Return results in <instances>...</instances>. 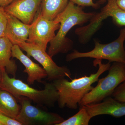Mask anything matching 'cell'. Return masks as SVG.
I'll return each mask as SVG.
<instances>
[{
    "label": "cell",
    "instance_id": "obj_20",
    "mask_svg": "<svg viewBox=\"0 0 125 125\" xmlns=\"http://www.w3.org/2000/svg\"><path fill=\"white\" fill-rule=\"evenodd\" d=\"M69 1L81 7H92L94 9H98L100 5L94 3L93 0H69Z\"/></svg>",
    "mask_w": 125,
    "mask_h": 125
},
{
    "label": "cell",
    "instance_id": "obj_7",
    "mask_svg": "<svg viewBox=\"0 0 125 125\" xmlns=\"http://www.w3.org/2000/svg\"><path fill=\"white\" fill-rule=\"evenodd\" d=\"M29 56L33 57L42 65L47 73V80L53 81L65 77L70 78L71 73L66 66H60L56 64L46 51L33 43L25 42L19 44Z\"/></svg>",
    "mask_w": 125,
    "mask_h": 125
},
{
    "label": "cell",
    "instance_id": "obj_27",
    "mask_svg": "<svg viewBox=\"0 0 125 125\" xmlns=\"http://www.w3.org/2000/svg\"></svg>",
    "mask_w": 125,
    "mask_h": 125
},
{
    "label": "cell",
    "instance_id": "obj_21",
    "mask_svg": "<svg viewBox=\"0 0 125 125\" xmlns=\"http://www.w3.org/2000/svg\"><path fill=\"white\" fill-rule=\"evenodd\" d=\"M0 125H23L14 118L0 113Z\"/></svg>",
    "mask_w": 125,
    "mask_h": 125
},
{
    "label": "cell",
    "instance_id": "obj_1",
    "mask_svg": "<svg viewBox=\"0 0 125 125\" xmlns=\"http://www.w3.org/2000/svg\"><path fill=\"white\" fill-rule=\"evenodd\" d=\"M97 65L99 66L97 71L96 73L91 74L90 76L71 79V81L65 78L52 81L59 94L57 102L60 108L66 107L70 109H77L83 98L93 88L92 84L98 81L99 76L108 71L111 66L110 62L103 64L102 60H95L94 61V65L96 66Z\"/></svg>",
    "mask_w": 125,
    "mask_h": 125
},
{
    "label": "cell",
    "instance_id": "obj_4",
    "mask_svg": "<svg viewBox=\"0 0 125 125\" xmlns=\"http://www.w3.org/2000/svg\"><path fill=\"white\" fill-rule=\"evenodd\" d=\"M107 75L98 79L97 85L94 87L80 102V107L85 105L101 102L112 96L115 90L125 81V64L114 62L108 70Z\"/></svg>",
    "mask_w": 125,
    "mask_h": 125
},
{
    "label": "cell",
    "instance_id": "obj_9",
    "mask_svg": "<svg viewBox=\"0 0 125 125\" xmlns=\"http://www.w3.org/2000/svg\"><path fill=\"white\" fill-rule=\"evenodd\" d=\"M42 0H15L4 7L7 13L23 23L31 24L40 9Z\"/></svg>",
    "mask_w": 125,
    "mask_h": 125
},
{
    "label": "cell",
    "instance_id": "obj_10",
    "mask_svg": "<svg viewBox=\"0 0 125 125\" xmlns=\"http://www.w3.org/2000/svg\"><path fill=\"white\" fill-rule=\"evenodd\" d=\"M12 57L19 60L25 67L23 72L28 75V84H33L35 81L42 83L43 79L47 78V75L45 70L38 64L31 60L28 56L25 55L19 45H13Z\"/></svg>",
    "mask_w": 125,
    "mask_h": 125
},
{
    "label": "cell",
    "instance_id": "obj_26",
    "mask_svg": "<svg viewBox=\"0 0 125 125\" xmlns=\"http://www.w3.org/2000/svg\"></svg>",
    "mask_w": 125,
    "mask_h": 125
},
{
    "label": "cell",
    "instance_id": "obj_17",
    "mask_svg": "<svg viewBox=\"0 0 125 125\" xmlns=\"http://www.w3.org/2000/svg\"><path fill=\"white\" fill-rule=\"evenodd\" d=\"M110 5L111 17L115 23L120 27H125V11L120 9L115 0H107Z\"/></svg>",
    "mask_w": 125,
    "mask_h": 125
},
{
    "label": "cell",
    "instance_id": "obj_16",
    "mask_svg": "<svg viewBox=\"0 0 125 125\" xmlns=\"http://www.w3.org/2000/svg\"><path fill=\"white\" fill-rule=\"evenodd\" d=\"M92 118L88 112L85 106L80 107L77 113L58 125H88Z\"/></svg>",
    "mask_w": 125,
    "mask_h": 125
},
{
    "label": "cell",
    "instance_id": "obj_13",
    "mask_svg": "<svg viewBox=\"0 0 125 125\" xmlns=\"http://www.w3.org/2000/svg\"><path fill=\"white\" fill-rule=\"evenodd\" d=\"M13 43L6 37L0 38V68L15 77L17 66L14 61L11 60Z\"/></svg>",
    "mask_w": 125,
    "mask_h": 125
},
{
    "label": "cell",
    "instance_id": "obj_11",
    "mask_svg": "<svg viewBox=\"0 0 125 125\" xmlns=\"http://www.w3.org/2000/svg\"><path fill=\"white\" fill-rule=\"evenodd\" d=\"M92 118L97 116L108 115L119 118L125 116V102L109 97L101 102L85 105Z\"/></svg>",
    "mask_w": 125,
    "mask_h": 125
},
{
    "label": "cell",
    "instance_id": "obj_23",
    "mask_svg": "<svg viewBox=\"0 0 125 125\" xmlns=\"http://www.w3.org/2000/svg\"><path fill=\"white\" fill-rule=\"evenodd\" d=\"M115 0L118 7L125 11V0Z\"/></svg>",
    "mask_w": 125,
    "mask_h": 125
},
{
    "label": "cell",
    "instance_id": "obj_22",
    "mask_svg": "<svg viewBox=\"0 0 125 125\" xmlns=\"http://www.w3.org/2000/svg\"><path fill=\"white\" fill-rule=\"evenodd\" d=\"M15 0H0V6L5 7L11 4Z\"/></svg>",
    "mask_w": 125,
    "mask_h": 125
},
{
    "label": "cell",
    "instance_id": "obj_5",
    "mask_svg": "<svg viewBox=\"0 0 125 125\" xmlns=\"http://www.w3.org/2000/svg\"><path fill=\"white\" fill-rule=\"evenodd\" d=\"M125 28L120 31L118 38L112 42L102 44L98 41H94V47L90 51L82 52L74 50L68 54L66 60L71 61L77 58H91L96 60H107L109 62H125Z\"/></svg>",
    "mask_w": 125,
    "mask_h": 125
},
{
    "label": "cell",
    "instance_id": "obj_15",
    "mask_svg": "<svg viewBox=\"0 0 125 125\" xmlns=\"http://www.w3.org/2000/svg\"><path fill=\"white\" fill-rule=\"evenodd\" d=\"M69 0H42L39 13L42 17L53 20L67 6Z\"/></svg>",
    "mask_w": 125,
    "mask_h": 125
},
{
    "label": "cell",
    "instance_id": "obj_24",
    "mask_svg": "<svg viewBox=\"0 0 125 125\" xmlns=\"http://www.w3.org/2000/svg\"><path fill=\"white\" fill-rule=\"evenodd\" d=\"M107 0H98L97 4L99 5L103 4H104L105 3V2L107 1Z\"/></svg>",
    "mask_w": 125,
    "mask_h": 125
},
{
    "label": "cell",
    "instance_id": "obj_6",
    "mask_svg": "<svg viewBox=\"0 0 125 125\" xmlns=\"http://www.w3.org/2000/svg\"><path fill=\"white\" fill-rule=\"evenodd\" d=\"M21 106L19 114L15 119L23 125H58L64 119L57 113L46 111L32 105L29 99L16 98Z\"/></svg>",
    "mask_w": 125,
    "mask_h": 125
},
{
    "label": "cell",
    "instance_id": "obj_2",
    "mask_svg": "<svg viewBox=\"0 0 125 125\" xmlns=\"http://www.w3.org/2000/svg\"><path fill=\"white\" fill-rule=\"evenodd\" d=\"M96 13H86L83 7L69 1L67 6L54 20L60 24L58 32L50 42L48 54L52 58L60 53L68 52L73 48V42L66 38L69 31L76 25L90 21Z\"/></svg>",
    "mask_w": 125,
    "mask_h": 125
},
{
    "label": "cell",
    "instance_id": "obj_25",
    "mask_svg": "<svg viewBox=\"0 0 125 125\" xmlns=\"http://www.w3.org/2000/svg\"><path fill=\"white\" fill-rule=\"evenodd\" d=\"M2 71L1 68H0V83L1 81V79H2Z\"/></svg>",
    "mask_w": 125,
    "mask_h": 125
},
{
    "label": "cell",
    "instance_id": "obj_19",
    "mask_svg": "<svg viewBox=\"0 0 125 125\" xmlns=\"http://www.w3.org/2000/svg\"><path fill=\"white\" fill-rule=\"evenodd\" d=\"M112 96L117 101L125 102V81L117 87Z\"/></svg>",
    "mask_w": 125,
    "mask_h": 125
},
{
    "label": "cell",
    "instance_id": "obj_12",
    "mask_svg": "<svg viewBox=\"0 0 125 125\" xmlns=\"http://www.w3.org/2000/svg\"><path fill=\"white\" fill-rule=\"evenodd\" d=\"M7 16L8 22L5 37L8 38L13 45H19L21 43L27 42L31 24L24 23L8 13Z\"/></svg>",
    "mask_w": 125,
    "mask_h": 125
},
{
    "label": "cell",
    "instance_id": "obj_14",
    "mask_svg": "<svg viewBox=\"0 0 125 125\" xmlns=\"http://www.w3.org/2000/svg\"><path fill=\"white\" fill-rule=\"evenodd\" d=\"M17 99L11 93L0 88V113L16 119L21 109Z\"/></svg>",
    "mask_w": 125,
    "mask_h": 125
},
{
    "label": "cell",
    "instance_id": "obj_3",
    "mask_svg": "<svg viewBox=\"0 0 125 125\" xmlns=\"http://www.w3.org/2000/svg\"><path fill=\"white\" fill-rule=\"evenodd\" d=\"M44 89H36L22 81L10 78L5 71H2L0 88L11 93L16 98L22 96L33 101L42 107H53L57 102L59 94L52 83H46Z\"/></svg>",
    "mask_w": 125,
    "mask_h": 125
},
{
    "label": "cell",
    "instance_id": "obj_18",
    "mask_svg": "<svg viewBox=\"0 0 125 125\" xmlns=\"http://www.w3.org/2000/svg\"><path fill=\"white\" fill-rule=\"evenodd\" d=\"M8 19L7 13L4 7L0 6V38L5 37Z\"/></svg>",
    "mask_w": 125,
    "mask_h": 125
},
{
    "label": "cell",
    "instance_id": "obj_8",
    "mask_svg": "<svg viewBox=\"0 0 125 125\" xmlns=\"http://www.w3.org/2000/svg\"><path fill=\"white\" fill-rule=\"evenodd\" d=\"M31 25L27 42L37 45L46 51L48 43L55 36V32L59 29L60 24L55 20H50L43 18L38 12Z\"/></svg>",
    "mask_w": 125,
    "mask_h": 125
}]
</instances>
